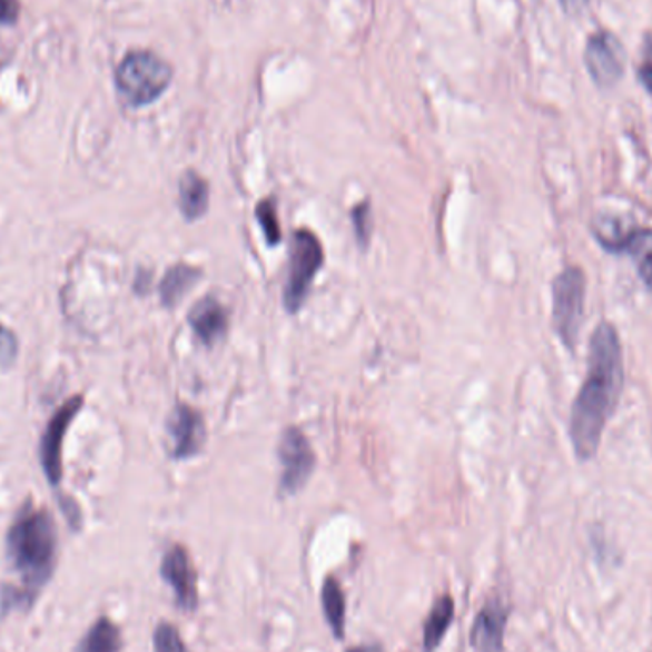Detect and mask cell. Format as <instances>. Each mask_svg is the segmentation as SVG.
<instances>
[{
  "instance_id": "6da1fadb",
  "label": "cell",
  "mask_w": 652,
  "mask_h": 652,
  "mask_svg": "<svg viewBox=\"0 0 652 652\" xmlns=\"http://www.w3.org/2000/svg\"><path fill=\"white\" fill-rule=\"evenodd\" d=\"M7 555L18 582L0 587V619L13 611H31L56 573L58 531L47 507L26 500L8 528Z\"/></svg>"
},
{
  "instance_id": "7a4b0ae2",
  "label": "cell",
  "mask_w": 652,
  "mask_h": 652,
  "mask_svg": "<svg viewBox=\"0 0 652 652\" xmlns=\"http://www.w3.org/2000/svg\"><path fill=\"white\" fill-rule=\"evenodd\" d=\"M624 387V363L619 333L601 323L590 339L587 374L571 414V441L580 460L597 454L606 422L613 416Z\"/></svg>"
},
{
  "instance_id": "3957f363",
  "label": "cell",
  "mask_w": 652,
  "mask_h": 652,
  "mask_svg": "<svg viewBox=\"0 0 652 652\" xmlns=\"http://www.w3.org/2000/svg\"><path fill=\"white\" fill-rule=\"evenodd\" d=\"M172 67L149 50H134L120 61L115 85L130 107H144L159 100L172 82Z\"/></svg>"
},
{
  "instance_id": "277c9868",
  "label": "cell",
  "mask_w": 652,
  "mask_h": 652,
  "mask_svg": "<svg viewBox=\"0 0 652 652\" xmlns=\"http://www.w3.org/2000/svg\"><path fill=\"white\" fill-rule=\"evenodd\" d=\"M325 261V250L317 235L309 229L294 231L288 258V275L283 290V304L288 314H298L306 304L315 275L319 274Z\"/></svg>"
},
{
  "instance_id": "5b68a950",
  "label": "cell",
  "mask_w": 652,
  "mask_h": 652,
  "mask_svg": "<svg viewBox=\"0 0 652 652\" xmlns=\"http://www.w3.org/2000/svg\"><path fill=\"white\" fill-rule=\"evenodd\" d=\"M586 275L580 267H566L553 280V325L563 346L574 349L584 319Z\"/></svg>"
},
{
  "instance_id": "8992f818",
  "label": "cell",
  "mask_w": 652,
  "mask_h": 652,
  "mask_svg": "<svg viewBox=\"0 0 652 652\" xmlns=\"http://www.w3.org/2000/svg\"><path fill=\"white\" fill-rule=\"evenodd\" d=\"M280 493L296 494L306 486L315 470V453L300 427H288L280 435Z\"/></svg>"
},
{
  "instance_id": "52a82bcc",
  "label": "cell",
  "mask_w": 652,
  "mask_h": 652,
  "mask_svg": "<svg viewBox=\"0 0 652 652\" xmlns=\"http://www.w3.org/2000/svg\"><path fill=\"white\" fill-rule=\"evenodd\" d=\"M587 73L593 82L601 88H611L622 79L626 69V50L616 34L597 31L587 39L584 52Z\"/></svg>"
},
{
  "instance_id": "ba28073f",
  "label": "cell",
  "mask_w": 652,
  "mask_h": 652,
  "mask_svg": "<svg viewBox=\"0 0 652 652\" xmlns=\"http://www.w3.org/2000/svg\"><path fill=\"white\" fill-rule=\"evenodd\" d=\"M80 408H82L80 395L67 399L48 422L42 441H40V462H42V470L47 473L48 481L52 486L60 485L61 477H63L61 445L66 439L67 429L71 426L75 416L79 414Z\"/></svg>"
},
{
  "instance_id": "9c48e42d",
  "label": "cell",
  "mask_w": 652,
  "mask_h": 652,
  "mask_svg": "<svg viewBox=\"0 0 652 652\" xmlns=\"http://www.w3.org/2000/svg\"><path fill=\"white\" fill-rule=\"evenodd\" d=\"M160 576L172 590L176 605L186 613H194L199 606V590H197V573L186 547L172 546L165 553L160 563Z\"/></svg>"
},
{
  "instance_id": "30bf717a",
  "label": "cell",
  "mask_w": 652,
  "mask_h": 652,
  "mask_svg": "<svg viewBox=\"0 0 652 652\" xmlns=\"http://www.w3.org/2000/svg\"><path fill=\"white\" fill-rule=\"evenodd\" d=\"M168 437L172 441V456L176 460L194 458L207 443V426L199 411L194 406H174L167 422Z\"/></svg>"
},
{
  "instance_id": "8fae6325",
  "label": "cell",
  "mask_w": 652,
  "mask_h": 652,
  "mask_svg": "<svg viewBox=\"0 0 652 652\" xmlns=\"http://www.w3.org/2000/svg\"><path fill=\"white\" fill-rule=\"evenodd\" d=\"M507 614V606L498 600H491L481 609L472 628V646L475 651L504 652Z\"/></svg>"
},
{
  "instance_id": "7c38bea8",
  "label": "cell",
  "mask_w": 652,
  "mask_h": 652,
  "mask_svg": "<svg viewBox=\"0 0 652 652\" xmlns=\"http://www.w3.org/2000/svg\"><path fill=\"white\" fill-rule=\"evenodd\" d=\"M187 323L205 346L213 347L226 336L229 314L221 302L216 300L214 296H207L191 307Z\"/></svg>"
},
{
  "instance_id": "4fadbf2b",
  "label": "cell",
  "mask_w": 652,
  "mask_h": 652,
  "mask_svg": "<svg viewBox=\"0 0 652 652\" xmlns=\"http://www.w3.org/2000/svg\"><path fill=\"white\" fill-rule=\"evenodd\" d=\"M614 253H626L632 258L641 280L652 293V227H628Z\"/></svg>"
},
{
  "instance_id": "5bb4252c",
  "label": "cell",
  "mask_w": 652,
  "mask_h": 652,
  "mask_svg": "<svg viewBox=\"0 0 652 652\" xmlns=\"http://www.w3.org/2000/svg\"><path fill=\"white\" fill-rule=\"evenodd\" d=\"M178 202L180 210L187 221H197L208 213L210 205V186L208 181L195 172L187 170L181 176L180 191H178Z\"/></svg>"
},
{
  "instance_id": "9a60e30c",
  "label": "cell",
  "mask_w": 652,
  "mask_h": 652,
  "mask_svg": "<svg viewBox=\"0 0 652 652\" xmlns=\"http://www.w3.org/2000/svg\"><path fill=\"white\" fill-rule=\"evenodd\" d=\"M202 269L191 264H176L170 267L159 285L160 302L165 307H176L186 294L199 283Z\"/></svg>"
},
{
  "instance_id": "2e32d148",
  "label": "cell",
  "mask_w": 652,
  "mask_h": 652,
  "mask_svg": "<svg viewBox=\"0 0 652 652\" xmlns=\"http://www.w3.org/2000/svg\"><path fill=\"white\" fill-rule=\"evenodd\" d=\"M122 635L113 620L101 616L96 620L88 632L82 635L75 652H120Z\"/></svg>"
},
{
  "instance_id": "e0dca14e",
  "label": "cell",
  "mask_w": 652,
  "mask_h": 652,
  "mask_svg": "<svg viewBox=\"0 0 652 652\" xmlns=\"http://www.w3.org/2000/svg\"><path fill=\"white\" fill-rule=\"evenodd\" d=\"M453 620L454 600L451 595H441L439 600L433 603L432 611L424 622V652H433L441 645Z\"/></svg>"
},
{
  "instance_id": "ac0fdd59",
  "label": "cell",
  "mask_w": 652,
  "mask_h": 652,
  "mask_svg": "<svg viewBox=\"0 0 652 652\" xmlns=\"http://www.w3.org/2000/svg\"><path fill=\"white\" fill-rule=\"evenodd\" d=\"M320 601H323V613L328 626L333 630L334 638L344 640L346 638V595L336 580H325Z\"/></svg>"
},
{
  "instance_id": "d6986e66",
  "label": "cell",
  "mask_w": 652,
  "mask_h": 652,
  "mask_svg": "<svg viewBox=\"0 0 652 652\" xmlns=\"http://www.w3.org/2000/svg\"><path fill=\"white\" fill-rule=\"evenodd\" d=\"M256 218L261 227V234L266 239L267 247L275 248L283 240V229H280L279 214L275 199H261L256 207Z\"/></svg>"
},
{
  "instance_id": "ffe728a7",
  "label": "cell",
  "mask_w": 652,
  "mask_h": 652,
  "mask_svg": "<svg viewBox=\"0 0 652 652\" xmlns=\"http://www.w3.org/2000/svg\"><path fill=\"white\" fill-rule=\"evenodd\" d=\"M154 651L155 652H191L187 649L186 643L181 640L178 628L172 626L170 622H160L154 632Z\"/></svg>"
},
{
  "instance_id": "44dd1931",
  "label": "cell",
  "mask_w": 652,
  "mask_h": 652,
  "mask_svg": "<svg viewBox=\"0 0 652 652\" xmlns=\"http://www.w3.org/2000/svg\"><path fill=\"white\" fill-rule=\"evenodd\" d=\"M352 221L353 229H355V239L359 240L360 247H368V240H371V234H373V214H371V205L366 200L353 208Z\"/></svg>"
},
{
  "instance_id": "7402d4cb",
  "label": "cell",
  "mask_w": 652,
  "mask_h": 652,
  "mask_svg": "<svg viewBox=\"0 0 652 652\" xmlns=\"http://www.w3.org/2000/svg\"><path fill=\"white\" fill-rule=\"evenodd\" d=\"M18 357V338L0 323V371H7Z\"/></svg>"
},
{
  "instance_id": "603a6c76",
  "label": "cell",
  "mask_w": 652,
  "mask_h": 652,
  "mask_svg": "<svg viewBox=\"0 0 652 652\" xmlns=\"http://www.w3.org/2000/svg\"><path fill=\"white\" fill-rule=\"evenodd\" d=\"M638 80L645 87L646 92L652 93V34L645 40L643 63L638 67Z\"/></svg>"
},
{
  "instance_id": "cb8c5ba5",
  "label": "cell",
  "mask_w": 652,
  "mask_h": 652,
  "mask_svg": "<svg viewBox=\"0 0 652 652\" xmlns=\"http://www.w3.org/2000/svg\"><path fill=\"white\" fill-rule=\"evenodd\" d=\"M20 18V0H0V26H13Z\"/></svg>"
},
{
  "instance_id": "d4e9b609",
  "label": "cell",
  "mask_w": 652,
  "mask_h": 652,
  "mask_svg": "<svg viewBox=\"0 0 652 652\" xmlns=\"http://www.w3.org/2000/svg\"><path fill=\"white\" fill-rule=\"evenodd\" d=\"M61 507H63V513H66L67 521L71 523V526L79 528L80 513L79 510H77V504H75L73 500H63V502H61Z\"/></svg>"
},
{
  "instance_id": "484cf974",
  "label": "cell",
  "mask_w": 652,
  "mask_h": 652,
  "mask_svg": "<svg viewBox=\"0 0 652 652\" xmlns=\"http://www.w3.org/2000/svg\"><path fill=\"white\" fill-rule=\"evenodd\" d=\"M561 7L565 8L569 13H576L584 8L586 0H560Z\"/></svg>"
},
{
  "instance_id": "4316f807",
  "label": "cell",
  "mask_w": 652,
  "mask_h": 652,
  "mask_svg": "<svg viewBox=\"0 0 652 652\" xmlns=\"http://www.w3.org/2000/svg\"><path fill=\"white\" fill-rule=\"evenodd\" d=\"M346 652H384V649L379 645H360V646H353V649H347Z\"/></svg>"
}]
</instances>
